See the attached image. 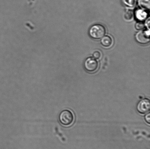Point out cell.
I'll use <instances>...</instances> for the list:
<instances>
[{"mask_svg":"<svg viewBox=\"0 0 150 149\" xmlns=\"http://www.w3.org/2000/svg\"><path fill=\"white\" fill-rule=\"evenodd\" d=\"M74 115L71 111L65 109L60 113L59 120L60 123L63 126L67 127L73 124L74 121Z\"/></svg>","mask_w":150,"mask_h":149,"instance_id":"cell-1","label":"cell"},{"mask_svg":"<svg viewBox=\"0 0 150 149\" xmlns=\"http://www.w3.org/2000/svg\"><path fill=\"white\" fill-rule=\"evenodd\" d=\"M106 31L104 26L100 24H96L90 29L89 34L93 38L99 39L105 36Z\"/></svg>","mask_w":150,"mask_h":149,"instance_id":"cell-2","label":"cell"},{"mask_svg":"<svg viewBox=\"0 0 150 149\" xmlns=\"http://www.w3.org/2000/svg\"><path fill=\"white\" fill-rule=\"evenodd\" d=\"M98 63L96 59L92 57H89L85 60L84 63V66L88 72L93 73L98 69Z\"/></svg>","mask_w":150,"mask_h":149,"instance_id":"cell-3","label":"cell"},{"mask_svg":"<svg viewBox=\"0 0 150 149\" xmlns=\"http://www.w3.org/2000/svg\"><path fill=\"white\" fill-rule=\"evenodd\" d=\"M137 110L139 113L145 114L149 112L150 109V102L149 99H142L138 102L136 106Z\"/></svg>","mask_w":150,"mask_h":149,"instance_id":"cell-4","label":"cell"},{"mask_svg":"<svg viewBox=\"0 0 150 149\" xmlns=\"http://www.w3.org/2000/svg\"><path fill=\"white\" fill-rule=\"evenodd\" d=\"M150 30H142L136 34V39L141 44H146L150 42Z\"/></svg>","mask_w":150,"mask_h":149,"instance_id":"cell-5","label":"cell"},{"mask_svg":"<svg viewBox=\"0 0 150 149\" xmlns=\"http://www.w3.org/2000/svg\"><path fill=\"white\" fill-rule=\"evenodd\" d=\"M113 42L112 38L108 36H104L100 41L101 45L105 48L110 47L112 45Z\"/></svg>","mask_w":150,"mask_h":149,"instance_id":"cell-6","label":"cell"},{"mask_svg":"<svg viewBox=\"0 0 150 149\" xmlns=\"http://www.w3.org/2000/svg\"><path fill=\"white\" fill-rule=\"evenodd\" d=\"M135 15L138 20L139 21H142L146 20L148 14L143 10L138 9L136 10Z\"/></svg>","mask_w":150,"mask_h":149,"instance_id":"cell-7","label":"cell"},{"mask_svg":"<svg viewBox=\"0 0 150 149\" xmlns=\"http://www.w3.org/2000/svg\"><path fill=\"white\" fill-rule=\"evenodd\" d=\"M138 3L142 8L147 10L150 9V0H138Z\"/></svg>","mask_w":150,"mask_h":149,"instance_id":"cell-8","label":"cell"},{"mask_svg":"<svg viewBox=\"0 0 150 149\" xmlns=\"http://www.w3.org/2000/svg\"><path fill=\"white\" fill-rule=\"evenodd\" d=\"M134 13L132 10H127L125 13L124 17L126 20L128 21L132 20L133 18Z\"/></svg>","mask_w":150,"mask_h":149,"instance_id":"cell-9","label":"cell"},{"mask_svg":"<svg viewBox=\"0 0 150 149\" xmlns=\"http://www.w3.org/2000/svg\"><path fill=\"white\" fill-rule=\"evenodd\" d=\"M122 1L125 4L130 7H134L136 3V0H122Z\"/></svg>","mask_w":150,"mask_h":149,"instance_id":"cell-10","label":"cell"},{"mask_svg":"<svg viewBox=\"0 0 150 149\" xmlns=\"http://www.w3.org/2000/svg\"><path fill=\"white\" fill-rule=\"evenodd\" d=\"M145 24L142 22H139L135 24V28L136 30H142L145 27Z\"/></svg>","mask_w":150,"mask_h":149,"instance_id":"cell-11","label":"cell"},{"mask_svg":"<svg viewBox=\"0 0 150 149\" xmlns=\"http://www.w3.org/2000/svg\"><path fill=\"white\" fill-rule=\"evenodd\" d=\"M101 53L99 51H96L93 54V57L95 59H98L101 58Z\"/></svg>","mask_w":150,"mask_h":149,"instance_id":"cell-12","label":"cell"},{"mask_svg":"<svg viewBox=\"0 0 150 149\" xmlns=\"http://www.w3.org/2000/svg\"><path fill=\"white\" fill-rule=\"evenodd\" d=\"M145 121L149 125L150 123V113L149 112L147 113L145 116Z\"/></svg>","mask_w":150,"mask_h":149,"instance_id":"cell-13","label":"cell"},{"mask_svg":"<svg viewBox=\"0 0 150 149\" xmlns=\"http://www.w3.org/2000/svg\"><path fill=\"white\" fill-rule=\"evenodd\" d=\"M150 17H148L147 20H146L145 24V26L147 28L148 30H150Z\"/></svg>","mask_w":150,"mask_h":149,"instance_id":"cell-14","label":"cell"}]
</instances>
